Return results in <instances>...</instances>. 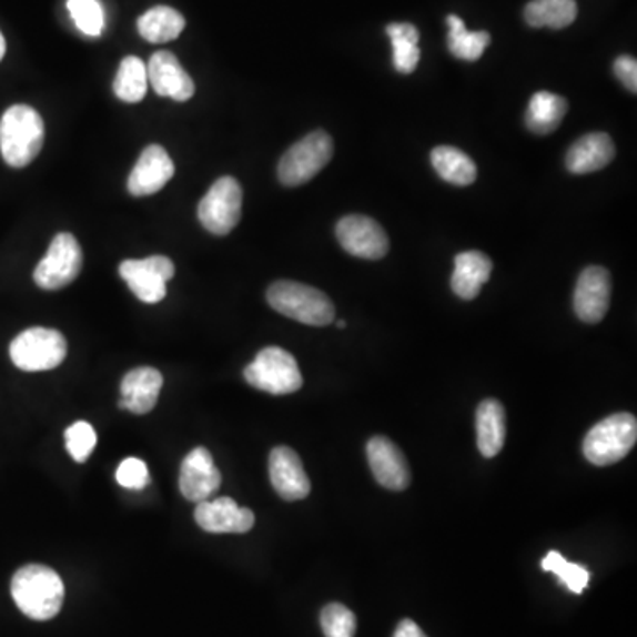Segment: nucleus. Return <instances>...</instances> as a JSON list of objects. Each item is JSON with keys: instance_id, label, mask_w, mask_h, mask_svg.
Masks as SVG:
<instances>
[{"instance_id": "nucleus-22", "label": "nucleus", "mask_w": 637, "mask_h": 637, "mask_svg": "<svg viewBox=\"0 0 637 637\" xmlns=\"http://www.w3.org/2000/svg\"><path fill=\"white\" fill-rule=\"evenodd\" d=\"M507 418L502 402L487 398L476 410V443L484 457H496L505 445Z\"/></svg>"}, {"instance_id": "nucleus-38", "label": "nucleus", "mask_w": 637, "mask_h": 637, "mask_svg": "<svg viewBox=\"0 0 637 637\" xmlns=\"http://www.w3.org/2000/svg\"><path fill=\"white\" fill-rule=\"evenodd\" d=\"M336 326L341 327V330H344L345 327L344 321H338V323H336Z\"/></svg>"}, {"instance_id": "nucleus-26", "label": "nucleus", "mask_w": 637, "mask_h": 637, "mask_svg": "<svg viewBox=\"0 0 637 637\" xmlns=\"http://www.w3.org/2000/svg\"><path fill=\"white\" fill-rule=\"evenodd\" d=\"M577 18L576 0H532L524 8V20L529 27L542 29H565L573 26Z\"/></svg>"}, {"instance_id": "nucleus-36", "label": "nucleus", "mask_w": 637, "mask_h": 637, "mask_svg": "<svg viewBox=\"0 0 637 637\" xmlns=\"http://www.w3.org/2000/svg\"><path fill=\"white\" fill-rule=\"evenodd\" d=\"M393 637H427L413 620H402Z\"/></svg>"}, {"instance_id": "nucleus-1", "label": "nucleus", "mask_w": 637, "mask_h": 637, "mask_svg": "<svg viewBox=\"0 0 637 637\" xmlns=\"http://www.w3.org/2000/svg\"><path fill=\"white\" fill-rule=\"evenodd\" d=\"M11 595L23 615L32 620H50L61 611L64 585L55 570L44 565H26L11 580Z\"/></svg>"}, {"instance_id": "nucleus-25", "label": "nucleus", "mask_w": 637, "mask_h": 637, "mask_svg": "<svg viewBox=\"0 0 637 637\" xmlns=\"http://www.w3.org/2000/svg\"><path fill=\"white\" fill-rule=\"evenodd\" d=\"M431 162L439 178L455 186H469L475 183L476 175H478L472 158L452 145H439L434 149L431 153Z\"/></svg>"}, {"instance_id": "nucleus-8", "label": "nucleus", "mask_w": 637, "mask_h": 637, "mask_svg": "<svg viewBox=\"0 0 637 637\" xmlns=\"http://www.w3.org/2000/svg\"><path fill=\"white\" fill-rule=\"evenodd\" d=\"M243 190L237 180L225 175L214 181L210 192L199 202V222L214 236H228L241 220Z\"/></svg>"}, {"instance_id": "nucleus-35", "label": "nucleus", "mask_w": 637, "mask_h": 637, "mask_svg": "<svg viewBox=\"0 0 637 637\" xmlns=\"http://www.w3.org/2000/svg\"><path fill=\"white\" fill-rule=\"evenodd\" d=\"M615 74L621 80L625 88L629 89L633 94L637 92V61L630 55H621V58L616 59Z\"/></svg>"}, {"instance_id": "nucleus-9", "label": "nucleus", "mask_w": 637, "mask_h": 637, "mask_svg": "<svg viewBox=\"0 0 637 637\" xmlns=\"http://www.w3.org/2000/svg\"><path fill=\"white\" fill-rule=\"evenodd\" d=\"M83 254L73 234L61 232L53 237L49 252L34 270V282L44 291H59L80 275Z\"/></svg>"}, {"instance_id": "nucleus-31", "label": "nucleus", "mask_w": 637, "mask_h": 637, "mask_svg": "<svg viewBox=\"0 0 637 637\" xmlns=\"http://www.w3.org/2000/svg\"><path fill=\"white\" fill-rule=\"evenodd\" d=\"M68 11L85 36L97 38L105 29V13L98 0H68Z\"/></svg>"}, {"instance_id": "nucleus-17", "label": "nucleus", "mask_w": 637, "mask_h": 637, "mask_svg": "<svg viewBox=\"0 0 637 637\" xmlns=\"http://www.w3.org/2000/svg\"><path fill=\"white\" fill-rule=\"evenodd\" d=\"M195 520L208 533H246L254 528L255 515L231 498L196 503Z\"/></svg>"}, {"instance_id": "nucleus-24", "label": "nucleus", "mask_w": 637, "mask_h": 637, "mask_svg": "<svg viewBox=\"0 0 637 637\" xmlns=\"http://www.w3.org/2000/svg\"><path fill=\"white\" fill-rule=\"evenodd\" d=\"M184 26L186 22L183 14L166 6L149 9L136 22L139 34L149 43H169L178 40Z\"/></svg>"}, {"instance_id": "nucleus-15", "label": "nucleus", "mask_w": 637, "mask_h": 637, "mask_svg": "<svg viewBox=\"0 0 637 637\" xmlns=\"http://www.w3.org/2000/svg\"><path fill=\"white\" fill-rule=\"evenodd\" d=\"M270 478L273 489L285 502L305 499L311 494V481L306 476L302 458L289 446H276L271 452Z\"/></svg>"}, {"instance_id": "nucleus-14", "label": "nucleus", "mask_w": 637, "mask_h": 637, "mask_svg": "<svg viewBox=\"0 0 637 637\" xmlns=\"http://www.w3.org/2000/svg\"><path fill=\"white\" fill-rule=\"evenodd\" d=\"M175 166L165 148L151 144L140 154L128 178V192L133 196L154 195L174 178Z\"/></svg>"}, {"instance_id": "nucleus-37", "label": "nucleus", "mask_w": 637, "mask_h": 637, "mask_svg": "<svg viewBox=\"0 0 637 637\" xmlns=\"http://www.w3.org/2000/svg\"><path fill=\"white\" fill-rule=\"evenodd\" d=\"M4 55H6V40L4 36H2V32H0V61L4 59Z\"/></svg>"}, {"instance_id": "nucleus-4", "label": "nucleus", "mask_w": 637, "mask_h": 637, "mask_svg": "<svg viewBox=\"0 0 637 637\" xmlns=\"http://www.w3.org/2000/svg\"><path fill=\"white\" fill-rule=\"evenodd\" d=\"M636 442V416L630 413H616L598 422L586 434L583 452L594 466H611L627 457Z\"/></svg>"}, {"instance_id": "nucleus-11", "label": "nucleus", "mask_w": 637, "mask_h": 637, "mask_svg": "<svg viewBox=\"0 0 637 637\" xmlns=\"http://www.w3.org/2000/svg\"><path fill=\"white\" fill-rule=\"evenodd\" d=\"M336 240L354 257L377 261L388 254L390 240L376 220L363 214H350L336 223Z\"/></svg>"}, {"instance_id": "nucleus-19", "label": "nucleus", "mask_w": 637, "mask_h": 637, "mask_svg": "<svg viewBox=\"0 0 637 637\" xmlns=\"http://www.w3.org/2000/svg\"><path fill=\"white\" fill-rule=\"evenodd\" d=\"M162 386V372L153 367L133 368L121 381L119 407L135 415H148L156 406Z\"/></svg>"}, {"instance_id": "nucleus-30", "label": "nucleus", "mask_w": 637, "mask_h": 637, "mask_svg": "<svg viewBox=\"0 0 637 637\" xmlns=\"http://www.w3.org/2000/svg\"><path fill=\"white\" fill-rule=\"evenodd\" d=\"M542 568L546 573H553L567 586L573 594H583L589 583V570L583 565L570 564L558 550H550L546 558L542 559Z\"/></svg>"}, {"instance_id": "nucleus-32", "label": "nucleus", "mask_w": 637, "mask_h": 637, "mask_svg": "<svg viewBox=\"0 0 637 637\" xmlns=\"http://www.w3.org/2000/svg\"><path fill=\"white\" fill-rule=\"evenodd\" d=\"M321 627L326 637H354L356 616L342 604H327L321 613Z\"/></svg>"}, {"instance_id": "nucleus-5", "label": "nucleus", "mask_w": 637, "mask_h": 637, "mask_svg": "<svg viewBox=\"0 0 637 637\" xmlns=\"http://www.w3.org/2000/svg\"><path fill=\"white\" fill-rule=\"evenodd\" d=\"M68 342L58 330L29 327L11 342L9 356L20 371H52L64 362Z\"/></svg>"}, {"instance_id": "nucleus-29", "label": "nucleus", "mask_w": 637, "mask_h": 637, "mask_svg": "<svg viewBox=\"0 0 637 637\" xmlns=\"http://www.w3.org/2000/svg\"><path fill=\"white\" fill-rule=\"evenodd\" d=\"M149 88L148 65L135 55H128L119 64L114 80V94L124 103L144 100Z\"/></svg>"}, {"instance_id": "nucleus-16", "label": "nucleus", "mask_w": 637, "mask_h": 637, "mask_svg": "<svg viewBox=\"0 0 637 637\" xmlns=\"http://www.w3.org/2000/svg\"><path fill=\"white\" fill-rule=\"evenodd\" d=\"M367 458L372 473L384 489L404 491L410 487L411 472L406 457L388 437H372L367 443Z\"/></svg>"}, {"instance_id": "nucleus-33", "label": "nucleus", "mask_w": 637, "mask_h": 637, "mask_svg": "<svg viewBox=\"0 0 637 637\" xmlns=\"http://www.w3.org/2000/svg\"><path fill=\"white\" fill-rule=\"evenodd\" d=\"M64 437L65 448L77 463H85L98 443L97 433L88 422H77V424L70 425Z\"/></svg>"}, {"instance_id": "nucleus-13", "label": "nucleus", "mask_w": 637, "mask_h": 637, "mask_svg": "<svg viewBox=\"0 0 637 637\" xmlns=\"http://www.w3.org/2000/svg\"><path fill=\"white\" fill-rule=\"evenodd\" d=\"M222 485V475L219 467L214 466L210 449H192L183 458L180 472V489L189 502L201 503L213 498Z\"/></svg>"}, {"instance_id": "nucleus-28", "label": "nucleus", "mask_w": 637, "mask_h": 637, "mask_svg": "<svg viewBox=\"0 0 637 637\" xmlns=\"http://www.w3.org/2000/svg\"><path fill=\"white\" fill-rule=\"evenodd\" d=\"M386 34L393 47V65L402 74L416 70L419 62V32L413 23H390Z\"/></svg>"}, {"instance_id": "nucleus-2", "label": "nucleus", "mask_w": 637, "mask_h": 637, "mask_svg": "<svg viewBox=\"0 0 637 637\" xmlns=\"http://www.w3.org/2000/svg\"><path fill=\"white\" fill-rule=\"evenodd\" d=\"M44 142V123L32 107L13 105L0 119V153L13 169L34 162Z\"/></svg>"}, {"instance_id": "nucleus-3", "label": "nucleus", "mask_w": 637, "mask_h": 637, "mask_svg": "<svg viewBox=\"0 0 637 637\" xmlns=\"http://www.w3.org/2000/svg\"><path fill=\"white\" fill-rule=\"evenodd\" d=\"M266 300L273 311L306 326H327L335 318V305L323 291L293 280L271 284Z\"/></svg>"}, {"instance_id": "nucleus-18", "label": "nucleus", "mask_w": 637, "mask_h": 637, "mask_svg": "<svg viewBox=\"0 0 637 637\" xmlns=\"http://www.w3.org/2000/svg\"><path fill=\"white\" fill-rule=\"evenodd\" d=\"M149 83L154 92L174 101H189L195 94V83L174 53L156 52L149 59Z\"/></svg>"}, {"instance_id": "nucleus-34", "label": "nucleus", "mask_w": 637, "mask_h": 637, "mask_svg": "<svg viewBox=\"0 0 637 637\" xmlns=\"http://www.w3.org/2000/svg\"><path fill=\"white\" fill-rule=\"evenodd\" d=\"M115 481L127 489H144L149 484L148 464L136 457L124 458L115 472Z\"/></svg>"}, {"instance_id": "nucleus-6", "label": "nucleus", "mask_w": 637, "mask_h": 637, "mask_svg": "<svg viewBox=\"0 0 637 637\" xmlns=\"http://www.w3.org/2000/svg\"><path fill=\"white\" fill-rule=\"evenodd\" d=\"M333 158V140L326 131H312L297 140L279 163V180L284 186H302L314 180Z\"/></svg>"}, {"instance_id": "nucleus-20", "label": "nucleus", "mask_w": 637, "mask_h": 637, "mask_svg": "<svg viewBox=\"0 0 637 637\" xmlns=\"http://www.w3.org/2000/svg\"><path fill=\"white\" fill-rule=\"evenodd\" d=\"M615 142L607 133H588L568 149L567 169L573 174H589L609 165L615 158Z\"/></svg>"}, {"instance_id": "nucleus-7", "label": "nucleus", "mask_w": 637, "mask_h": 637, "mask_svg": "<svg viewBox=\"0 0 637 637\" xmlns=\"http://www.w3.org/2000/svg\"><path fill=\"white\" fill-rule=\"evenodd\" d=\"M246 383L271 395H289L303 386V376L293 354L282 347L259 351L243 372Z\"/></svg>"}, {"instance_id": "nucleus-27", "label": "nucleus", "mask_w": 637, "mask_h": 637, "mask_svg": "<svg viewBox=\"0 0 637 637\" xmlns=\"http://www.w3.org/2000/svg\"><path fill=\"white\" fill-rule=\"evenodd\" d=\"M448 49L454 58L461 61L475 62L484 55L485 49L491 44V34L487 31L469 32L463 18L449 14Z\"/></svg>"}, {"instance_id": "nucleus-12", "label": "nucleus", "mask_w": 637, "mask_h": 637, "mask_svg": "<svg viewBox=\"0 0 637 637\" xmlns=\"http://www.w3.org/2000/svg\"><path fill=\"white\" fill-rule=\"evenodd\" d=\"M611 275L606 267L589 266L580 273L574 293V311L586 324H597L606 317L611 303Z\"/></svg>"}, {"instance_id": "nucleus-10", "label": "nucleus", "mask_w": 637, "mask_h": 637, "mask_svg": "<svg viewBox=\"0 0 637 637\" xmlns=\"http://www.w3.org/2000/svg\"><path fill=\"white\" fill-rule=\"evenodd\" d=\"M119 275L140 302L154 305L166 296V282L174 279L175 267L174 262L165 255L128 259L121 262Z\"/></svg>"}, {"instance_id": "nucleus-23", "label": "nucleus", "mask_w": 637, "mask_h": 637, "mask_svg": "<svg viewBox=\"0 0 637 637\" xmlns=\"http://www.w3.org/2000/svg\"><path fill=\"white\" fill-rule=\"evenodd\" d=\"M567 110V100L564 97L547 91L537 92L529 100L526 127L537 135H549L558 130Z\"/></svg>"}, {"instance_id": "nucleus-21", "label": "nucleus", "mask_w": 637, "mask_h": 637, "mask_svg": "<svg viewBox=\"0 0 637 637\" xmlns=\"http://www.w3.org/2000/svg\"><path fill=\"white\" fill-rule=\"evenodd\" d=\"M493 273V261L478 250L463 252L455 257L452 291L461 300H475Z\"/></svg>"}]
</instances>
